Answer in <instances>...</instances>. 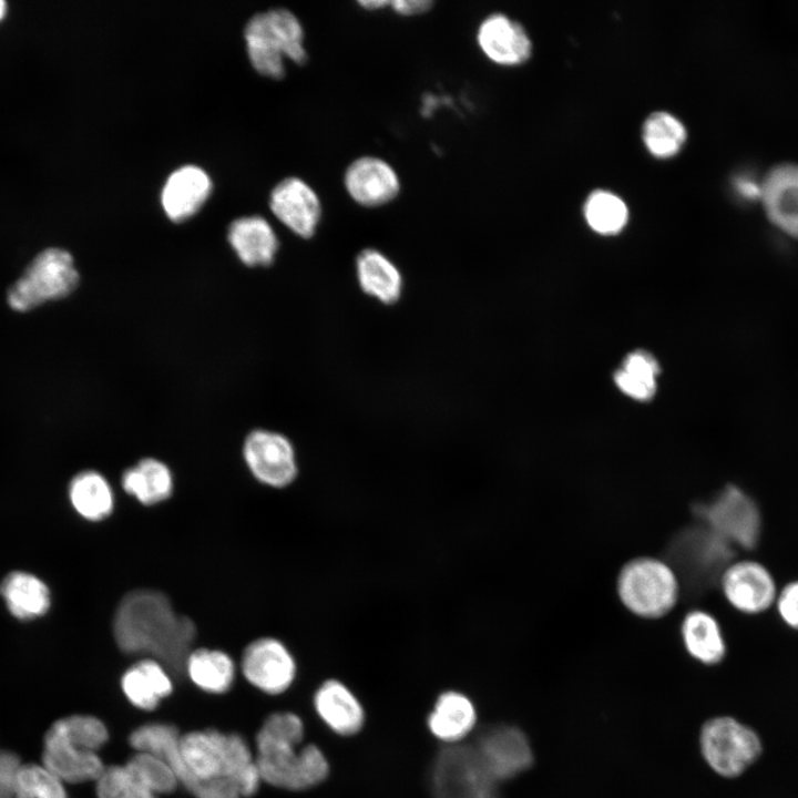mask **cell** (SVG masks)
I'll list each match as a JSON object with an SVG mask.
<instances>
[{"label": "cell", "instance_id": "obj_1", "mask_svg": "<svg viewBox=\"0 0 798 798\" xmlns=\"http://www.w3.org/2000/svg\"><path fill=\"white\" fill-rule=\"evenodd\" d=\"M113 632L124 653L151 656L175 673L185 668L196 634L191 618L176 614L164 594L147 589L123 596L115 611Z\"/></svg>", "mask_w": 798, "mask_h": 798}, {"label": "cell", "instance_id": "obj_43", "mask_svg": "<svg viewBox=\"0 0 798 798\" xmlns=\"http://www.w3.org/2000/svg\"><path fill=\"white\" fill-rule=\"evenodd\" d=\"M6 12V2L0 0V19L4 16Z\"/></svg>", "mask_w": 798, "mask_h": 798}, {"label": "cell", "instance_id": "obj_6", "mask_svg": "<svg viewBox=\"0 0 798 798\" xmlns=\"http://www.w3.org/2000/svg\"><path fill=\"white\" fill-rule=\"evenodd\" d=\"M72 255L62 248L41 252L8 291V304L17 311L31 310L45 301L70 295L79 284Z\"/></svg>", "mask_w": 798, "mask_h": 798}, {"label": "cell", "instance_id": "obj_36", "mask_svg": "<svg viewBox=\"0 0 798 798\" xmlns=\"http://www.w3.org/2000/svg\"><path fill=\"white\" fill-rule=\"evenodd\" d=\"M51 727L65 738L96 753L109 739L104 723L91 715H70L58 719Z\"/></svg>", "mask_w": 798, "mask_h": 798}, {"label": "cell", "instance_id": "obj_39", "mask_svg": "<svg viewBox=\"0 0 798 798\" xmlns=\"http://www.w3.org/2000/svg\"><path fill=\"white\" fill-rule=\"evenodd\" d=\"M777 608L782 621L798 630V581L787 584L777 598Z\"/></svg>", "mask_w": 798, "mask_h": 798}, {"label": "cell", "instance_id": "obj_28", "mask_svg": "<svg viewBox=\"0 0 798 798\" xmlns=\"http://www.w3.org/2000/svg\"><path fill=\"white\" fill-rule=\"evenodd\" d=\"M122 487L141 503L152 505L171 495L173 478L164 462L145 458L123 472Z\"/></svg>", "mask_w": 798, "mask_h": 798}, {"label": "cell", "instance_id": "obj_23", "mask_svg": "<svg viewBox=\"0 0 798 798\" xmlns=\"http://www.w3.org/2000/svg\"><path fill=\"white\" fill-rule=\"evenodd\" d=\"M356 277L360 289L381 304L399 300L403 279L398 266L382 252L365 248L355 260Z\"/></svg>", "mask_w": 798, "mask_h": 798}, {"label": "cell", "instance_id": "obj_42", "mask_svg": "<svg viewBox=\"0 0 798 798\" xmlns=\"http://www.w3.org/2000/svg\"><path fill=\"white\" fill-rule=\"evenodd\" d=\"M390 1L388 0H362L358 1V4L369 11L380 10L385 9L386 7H389Z\"/></svg>", "mask_w": 798, "mask_h": 798}, {"label": "cell", "instance_id": "obj_22", "mask_svg": "<svg viewBox=\"0 0 798 798\" xmlns=\"http://www.w3.org/2000/svg\"><path fill=\"white\" fill-rule=\"evenodd\" d=\"M227 239L238 259L249 267L270 265L279 248L273 226L260 215L234 219L229 224Z\"/></svg>", "mask_w": 798, "mask_h": 798}, {"label": "cell", "instance_id": "obj_37", "mask_svg": "<svg viewBox=\"0 0 798 798\" xmlns=\"http://www.w3.org/2000/svg\"><path fill=\"white\" fill-rule=\"evenodd\" d=\"M95 794L98 798H160L142 787L125 765L104 767L95 780Z\"/></svg>", "mask_w": 798, "mask_h": 798}, {"label": "cell", "instance_id": "obj_11", "mask_svg": "<svg viewBox=\"0 0 798 798\" xmlns=\"http://www.w3.org/2000/svg\"><path fill=\"white\" fill-rule=\"evenodd\" d=\"M243 457L253 475L269 487L285 488L297 477L296 452L291 441L283 433L253 430L244 440Z\"/></svg>", "mask_w": 798, "mask_h": 798}, {"label": "cell", "instance_id": "obj_40", "mask_svg": "<svg viewBox=\"0 0 798 798\" xmlns=\"http://www.w3.org/2000/svg\"><path fill=\"white\" fill-rule=\"evenodd\" d=\"M433 4L430 0H396L390 1L389 7L399 16L415 17L426 13Z\"/></svg>", "mask_w": 798, "mask_h": 798}, {"label": "cell", "instance_id": "obj_2", "mask_svg": "<svg viewBox=\"0 0 798 798\" xmlns=\"http://www.w3.org/2000/svg\"><path fill=\"white\" fill-rule=\"evenodd\" d=\"M304 724L290 712L269 715L256 735V764L262 781L287 790H305L324 781L329 764L315 745L299 747Z\"/></svg>", "mask_w": 798, "mask_h": 798}, {"label": "cell", "instance_id": "obj_41", "mask_svg": "<svg viewBox=\"0 0 798 798\" xmlns=\"http://www.w3.org/2000/svg\"><path fill=\"white\" fill-rule=\"evenodd\" d=\"M738 190L746 196H760V185L747 180L737 181Z\"/></svg>", "mask_w": 798, "mask_h": 798}, {"label": "cell", "instance_id": "obj_21", "mask_svg": "<svg viewBox=\"0 0 798 798\" xmlns=\"http://www.w3.org/2000/svg\"><path fill=\"white\" fill-rule=\"evenodd\" d=\"M314 707L335 734L352 736L364 725L365 712L356 695L338 679L325 681L315 692Z\"/></svg>", "mask_w": 798, "mask_h": 798}, {"label": "cell", "instance_id": "obj_33", "mask_svg": "<svg viewBox=\"0 0 798 798\" xmlns=\"http://www.w3.org/2000/svg\"><path fill=\"white\" fill-rule=\"evenodd\" d=\"M124 765L142 787L158 797L173 792L180 784L170 765L153 754L136 751Z\"/></svg>", "mask_w": 798, "mask_h": 798}, {"label": "cell", "instance_id": "obj_26", "mask_svg": "<svg viewBox=\"0 0 798 798\" xmlns=\"http://www.w3.org/2000/svg\"><path fill=\"white\" fill-rule=\"evenodd\" d=\"M681 636L686 652L702 664H718L726 655L722 628L706 611H689L682 620Z\"/></svg>", "mask_w": 798, "mask_h": 798}, {"label": "cell", "instance_id": "obj_16", "mask_svg": "<svg viewBox=\"0 0 798 798\" xmlns=\"http://www.w3.org/2000/svg\"><path fill=\"white\" fill-rule=\"evenodd\" d=\"M719 583L726 600L744 613H760L776 598L773 576L765 566L754 561L729 563Z\"/></svg>", "mask_w": 798, "mask_h": 798}, {"label": "cell", "instance_id": "obj_35", "mask_svg": "<svg viewBox=\"0 0 798 798\" xmlns=\"http://www.w3.org/2000/svg\"><path fill=\"white\" fill-rule=\"evenodd\" d=\"M63 784L43 765H21L16 778L13 798H68Z\"/></svg>", "mask_w": 798, "mask_h": 798}, {"label": "cell", "instance_id": "obj_15", "mask_svg": "<svg viewBox=\"0 0 798 798\" xmlns=\"http://www.w3.org/2000/svg\"><path fill=\"white\" fill-rule=\"evenodd\" d=\"M344 186L356 204L368 208L389 204L401 190L396 170L383 158L374 155L357 157L347 166Z\"/></svg>", "mask_w": 798, "mask_h": 798}, {"label": "cell", "instance_id": "obj_4", "mask_svg": "<svg viewBox=\"0 0 798 798\" xmlns=\"http://www.w3.org/2000/svg\"><path fill=\"white\" fill-rule=\"evenodd\" d=\"M244 37L252 64L264 75L280 79L285 59L297 64L307 60L303 25L286 8L255 13L245 25Z\"/></svg>", "mask_w": 798, "mask_h": 798}, {"label": "cell", "instance_id": "obj_19", "mask_svg": "<svg viewBox=\"0 0 798 798\" xmlns=\"http://www.w3.org/2000/svg\"><path fill=\"white\" fill-rule=\"evenodd\" d=\"M760 198L770 222L798 237V164L771 167L760 184Z\"/></svg>", "mask_w": 798, "mask_h": 798}, {"label": "cell", "instance_id": "obj_25", "mask_svg": "<svg viewBox=\"0 0 798 798\" xmlns=\"http://www.w3.org/2000/svg\"><path fill=\"white\" fill-rule=\"evenodd\" d=\"M121 687L133 706L149 712L154 710L173 690L167 669L153 658H144L130 666L122 675Z\"/></svg>", "mask_w": 798, "mask_h": 798}, {"label": "cell", "instance_id": "obj_30", "mask_svg": "<svg viewBox=\"0 0 798 798\" xmlns=\"http://www.w3.org/2000/svg\"><path fill=\"white\" fill-rule=\"evenodd\" d=\"M185 669L198 688L211 694L226 693L235 677L234 662L218 649L192 651L186 658Z\"/></svg>", "mask_w": 798, "mask_h": 798}, {"label": "cell", "instance_id": "obj_32", "mask_svg": "<svg viewBox=\"0 0 798 798\" xmlns=\"http://www.w3.org/2000/svg\"><path fill=\"white\" fill-rule=\"evenodd\" d=\"M643 139L652 154L657 157H669L681 150L686 139V130L674 115L655 112L644 124Z\"/></svg>", "mask_w": 798, "mask_h": 798}, {"label": "cell", "instance_id": "obj_31", "mask_svg": "<svg viewBox=\"0 0 798 798\" xmlns=\"http://www.w3.org/2000/svg\"><path fill=\"white\" fill-rule=\"evenodd\" d=\"M658 372L656 359L646 351L636 350L627 355L622 368L615 372L614 381L628 397L648 400L656 391Z\"/></svg>", "mask_w": 798, "mask_h": 798}, {"label": "cell", "instance_id": "obj_8", "mask_svg": "<svg viewBox=\"0 0 798 798\" xmlns=\"http://www.w3.org/2000/svg\"><path fill=\"white\" fill-rule=\"evenodd\" d=\"M431 785L436 798H497V781L474 746L447 745L433 763Z\"/></svg>", "mask_w": 798, "mask_h": 798}, {"label": "cell", "instance_id": "obj_24", "mask_svg": "<svg viewBox=\"0 0 798 798\" xmlns=\"http://www.w3.org/2000/svg\"><path fill=\"white\" fill-rule=\"evenodd\" d=\"M477 712L468 696L448 690L437 698L427 724L430 733L447 745H457L474 728Z\"/></svg>", "mask_w": 798, "mask_h": 798}, {"label": "cell", "instance_id": "obj_13", "mask_svg": "<svg viewBox=\"0 0 798 798\" xmlns=\"http://www.w3.org/2000/svg\"><path fill=\"white\" fill-rule=\"evenodd\" d=\"M474 748L490 776L498 782L511 779L533 763L530 743L514 726L499 725L482 733Z\"/></svg>", "mask_w": 798, "mask_h": 798}, {"label": "cell", "instance_id": "obj_9", "mask_svg": "<svg viewBox=\"0 0 798 798\" xmlns=\"http://www.w3.org/2000/svg\"><path fill=\"white\" fill-rule=\"evenodd\" d=\"M700 749L713 770L724 777H735L757 759L761 744L747 726L730 717H717L703 726Z\"/></svg>", "mask_w": 798, "mask_h": 798}, {"label": "cell", "instance_id": "obj_10", "mask_svg": "<svg viewBox=\"0 0 798 798\" xmlns=\"http://www.w3.org/2000/svg\"><path fill=\"white\" fill-rule=\"evenodd\" d=\"M672 551L687 583L695 589L719 581L734 555V548L704 525L681 533Z\"/></svg>", "mask_w": 798, "mask_h": 798}, {"label": "cell", "instance_id": "obj_27", "mask_svg": "<svg viewBox=\"0 0 798 798\" xmlns=\"http://www.w3.org/2000/svg\"><path fill=\"white\" fill-rule=\"evenodd\" d=\"M0 594L9 612L19 620L44 615L51 603L47 584L23 571L9 573L0 584Z\"/></svg>", "mask_w": 798, "mask_h": 798}, {"label": "cell", "instance_id": "obj_38", "mask_svg": "<svg viewBox=\"0 0 798 798\" xmlns=\"http://www.w3.org/2000/svg\"><path fill=\"white\" fill-rule=\"evenodd\" d=\"M22 764L8 750H0V798H13L17 774Z\"/></svg>", "mask_w": 798, "mask_h": 798}, {"label": "cell", "instance_id": "obj_29", "mask_svg": "<svg viewBox=\"0 0 798 798\" xmlns=\"http://www.w3.org/2000/svg\"><path fill=\"white\" fill-rule=\"evenodd\" d=\"M69 498L74 510L90 521L103 520L113 510L111 485L94 470H85L73 477L69 485Z\"/></svg>", "mask_w": 798, "mask_h": 798}, {"label": "cell", "instance_id": "obj_34", "mask_svg": "<svg viewBox=\"0 0 798 798\" xmlns=\"http://www.w3.org/2000/svg\"><path fill=\"white\" fill-rule=\"evenodd\" d=\"M584 214L591 228L604 235L620 232L628 218L625 203L606 191H595L589 196Z\"/></svg>", "mask_w": 798, "mask_h": 798}, {"label": "cell", "instance_id": "obj_5", "mask_svg": "<svg viewBox=\"0 0 798 798\" xmlns=\"http://www.w3.org/2000/svg\"><path fill=\"white\" fill-rule=\"evenodd\" d=\"M621 603L634 615L654 620L669 613L681 593V581L667 562L640 556L626 562L616 579Z\"/></svg>", "mask_w": 798, "mask_h": 798}, {"label": "cell", "instance_id": "obj_14", "mask_svg": "<svg viewBox=\"0 0 798 798\" xmlns=\"http://www.w3.org/2000/svg\"><path fill=\"white\" fill-rule=\"evenodd\" d=\"M269 206L274 215L294 234L310 238L321 221L323 207L318 194L304 180L288 176L270 192Z\"/></svg>", "mask_w": 798, "mask_h": 798}, {"label": "cell", "instance_id": "obj_18", "mask_svg": "<svg viewBox=\"0 0 798 798\" xmlns=\"http://www.w3.org/2000/svg\"><path fill=\"white\" fill-rule=\"evenodd\" d=\"M477 43L481 52L500 65H516L526 61L532 51L524 28L503 13H492L479 24Z\"/></svg>", "mask_w": 798, "mask_h": 798}, {"label": "cell", "instance_id": "obj_3", "mask_svg": "<svg viewBox=\"0 0 798 798\" xmlns=\"http://www.w3.org/2000/svg\"><path fill=\"white\" fill-rule=\"evenodd\" d=\"M182 770L178 782L193 796L203 782L228 780L243 797L256 794L262 782L255 756L243 736L208 728L180 738Z\"/></svg>", "mask_w": 798, "mask_h": 798}, {"label": "cell", "instance_id": "obj_7", "mask_svg": "<svg viewBox=\"0 0 798 798\" xmlns=\"http://www.w3.org/2000/svg\"><path fill=\"white\" fill-rule=\"evenodd\" d=\"M694 513L702 525L734 549H753L759 541V510L754 500L735 485H727L709 501L696 504Z\"/></svg>", "mask_w": 798, "mask_h": 798}, {"label": "cell", "instance_id": "obj_12", "mask_svg": "<svg viewBox=\"0 0 798 798\" xmlns=\"http://www.w3.org/2000/svg\"><path fill=\"white\" fill-rule=\"evenodd\" d=\"M245 678L269 695L282 694L293 684L296 662L288 648L273 637H262L245 648L242 657Z\"/></svg>", "mask_w": 798, "mask_h": 798}, {"label": "cell", "instance_id": "obj_17", "mask_svg": "<svg viewBox=\"0 0 798 798\" xmlns=\"http://www.w3.org/2000/svg\"><path fill=\"white\" fill-rule=\"evenodd\" d=\"M42 765L63 782L95 781L104 769L96 751L73 743L52 727L45 733Z\"/></svg>", "mask_w": 798, "mask_h": 798}, {"label": "cell", "instance_id": "obj_20", "mask_svg": "<svg viewBox=\"0 0 798 798\" xmlns=\"http://www.w3.org/2000/svg\"><path fill=\"white\" fill-rule=\"evenodd\" d=\"M211 191L212 181L205 170L183 165L166 178L161 192L162 207L171 221L183 222L202 207Z\"/></svg>", "mask_w": 798, "mask_h": 798}]
</instances>
